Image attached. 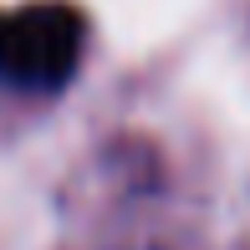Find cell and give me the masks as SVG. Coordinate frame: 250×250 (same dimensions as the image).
Instances as JSON below:
<instances>
[{
  "mask_svg": "<svg viewBox=\"0 0 250 250\" xmlns=\"http://www.w3.org/2000/svg\"><path fill=\"white\" fill-rule=\"evenodd\" d=\"M87 21L66 0H36L21 10H0V82L51 92L72 82L82 62Z\"/></svg>",
  "mask_w": 250,
  "mask_h": 250,
  "instance_id": "obj_1",
  "label": "cell"
}]
</instances>
